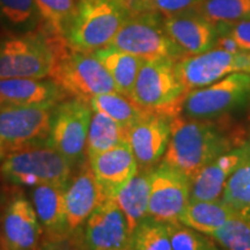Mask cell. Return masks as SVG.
<instances>
[{"label": "cell", "mask_w": 250, "mask_h": 250, "mask_svg": "<svg viewBox=\"0 0 250 250\" xmlns=\"http://www.w3.org/2000/svg\"><path fill=\"white\" fill-rule=\"evenodd\" d=\"M191 180L182 171L161 162L151 171L148 217L165 224L180 223L190 202Z\"/></svg>", "instance_id": "cell-12"}, {"label": "cell", "mask_w": 250, "mask_h": 250, "mask_svg": "<svg viewBox=\"0 0 250 250\" xmlns=\"http://www.w3.org/2000/svg\"><path fill=\"white\" fill-rule=\"evenodd\" d=\"M250 96V73H232L204 88L186 94L180 115L190 118L223 116L245 103Z\"/></svg>", "instance_id": "cell-8"}, {"label": "cell", "mask_w": 250, "mask_h": 250, "mask_svg": "<svg viewBox=\"0 0 250 250\" xmlns=\"http://www.w3.org/2000/svg\"><path fill=\"white\" fill-rule=\"evenodd\" d=\"M88 161L96 180L109 197L138 171V165L129 143L118 144L98 153Z\"/></svg>", "instance_id": "cell-18"}, {"label": "cell", "mask_w": 250, "mask_h": 250, "mask_svg": "<svg viewBox=\"0 0 250 250\" xmlns=\"http://www.w3.org/2000/svg\"><path fill=\"white\" fill-rule=\"evenodd\" d=\"M66 187L43 184L33 191V201L41 225L54 236L62 235L67 230L65 210Z\"/></svg>", "instance_id": "cell-22"}, {"label": "cell", "mask_w": 250, "mask_h": 250, "mask_svg": "<svg viewBox=\"0 0 250 250\" xmlns=\"http://www.w3.org/2000/svg\"><path fill=\"white\" fill-rule=\"evenodd\" d=\"M6 155H7V151H6V148L0 144V162L4 161Z\"/></svg>", "instance_id": "cell-37"}, {"label": "cell", "mask_w": 250, "mask_h": 250, "mask_svg": "<svg viewBox=\"0 0 250 250\" xmlns=\"http://www.w3.org/2000/svg\"><path fill=\"white\" fill-rule=\"evenodd\" d=\"M171 250H218L214 243L203 234L182 223L166 224Z\"/></svg>", "instance_id": "cell-33"}, {"label": "cell", "mask_w": 250, "mask_h": 250, "mask_svg": "<svg viewBox=\"0 0 250 250\" xmlns=\"http://www.w3.org/2000/svg\"><path fill=\"white\" fill-rule=\"evenodd\" d=\"M116 1L120 2L130 14L151 11V8H149V0H116Z\"/></svg>", "instance_id": "cell-36"}, {"label": "cell", "mask_w": 250, "mask_h": 250, "mask_svg": "<svg viewBox=\"0 0 250 250\" xmlns=\"http://www.w3.org/2000/svg\"><path fill=\"white\" fill-rule=\"evenodd\" d=\"M151 171L152 169H138L134 176L111 196L126 218L132 234L137 226L148 218Z\"/></svg>", "instance_id": "cell-21"}, {"label": "cell", "mask_w": 250, "mask_h": 250, "mask_svg": "<svg viewBox=\"0 0 250 250\" xmlns=\"http://www.w3.org/2000/svg\"><path fill=\"white\" fill-rule=\"evenodd\" d=\"M218 34H227L242 51L250 52V19L234 23L215 24Z\"/></svg>", "instance_id": "cell-34"}, {"label": "cell", "mask_w": 250, "mask_h": 250, "mask_svg": "<svg viewBox=\"0 0 250 250\" xmlns=\"http://www.w3.org/2000/svg\"><path fill=\"white\" fill-rule=\"evenodd\" d=\"M131 250H171L166 224L145 219L133 230Z\"/></svg>", "instance_id": "cell-30"}, {"label": "cell", "mask_w": 250, "mask_h": 250, "mask_svg": "<svg viewBox=\"0 0 250 250\" xmlns=\"http://www.w3.org/2000/svg\"><path fill=\"white\" fill-rule=\"evenodd\" d=\"M42 228L33 205L24 197L9 203L1 221V246L4 250H36Z\"/></svg>", "instance_id": "cell-17"}, {"label": "cell", "mask_w": 250, "mask_h": 250, "mask_svg": "<svg viewBox=\"0 0 250 250\" xmlns=\"http://www.w3.org/2000/svg\"><path fill=\"white\" fill-rule=\"evenodd\" d=\"M61 37L45 26L33 33L0 35V79L49 78Z\"/></svg>", "instance_id": "cell-2"}, {"label": "cell", "mask_w": 250, "mask_h": 250, "mask_svg": "<svg viewBox=\"0 0 250 250\" xmlns=\"http://www.w3.org/2000/svg\"><path fill=\"white\" fill-rule=\"evenodd\" d=\"M210 235L226 250H250V217L234 215Z\"/></svg>", "instance_id": "cell-31"}, {"label": "cell", "mask_w": 250, "mask_h": 250, "mask_svg": "<svg viewBox=\"0 0 250 250\" xmlns=\"http://www.w3.org/2000/svg\"><path fill=\"white\" fill-rule=\"evenodd\" d=\"M164 26L184 58L204 54L214 48L218 36L217 27L196 9L164 17Z\"/></svg>", "instance_id": "cell-15"}, {"label": "cell", "mask_w": 250, "mask_h": 250, "mask_svg": "<svg viewBox=\"0 0 250 250\" xmlns=\"http://www.w3.org/2000/svg\"><path fill=\"white\" fill-rule=\"evenodd\" d=\"M56 104L0 107V144L8 153L48 139Z\"/></svg>", "instance_id": "cell-10"}, {"label": "cell", "mask_w": 250, "mask_h": 250, "mask_svg": "<svg viewBox=\"0 0 250 250\" xmlns=\"http://www.w3.org/2000/svg\"><path fill=\"white\" fill-rule=\"evenodd\" d=\"M236 215L232 208L219 201H190L181 215L180 223L197 232L210 235Z\"/></svg>", "instance_id": "cell-24"}, {"label": "cell", "mask_w": 250, "mask_h": 250, "mask_svg": "<svg viewBox=\"0 0 250 250\" xmlns=\"http://www.w3.org/2000/svg\"><path fill=\"white\" fill-rule=\"evenodd\" d=\"M94 55L110 74L116 85L117 92L131 98V93L144 59L111 46L96 50Z\"/></svg>", "instance_id": "cell-23"}, {"label": "cell", "mask_w": 250, "mask_h": 250, "mask_svg": "<svg viewBox=\"0 0 250 250\" xmlns=\"http://www.w3.org/2000/svg\"><path fill=\"white\" fill-rule=\"evenodd\" d=\"M221 201L237 215L250 217V153L229 175Z\"/></svg>", "instance_id": "cell-28"}, {"label": "cell", "mask_w": 250, "mask_h": 250, "mask_svg": "<svg viewBox=\"0 0 250 250\" xmlns=\"http://www.w3.org/2000/svg\"><path fill=\"white\" fill-rule=\"evenodd\" d=\"M50 79L66 96L89 102L94 96L117 92L114 80L94 52L72 49L61 37L56 44Z\"/></svg>", "instance_id": "cell-3"}, {"label": "cell", "mask_w": 250, "mask_h": 250, "mask_svg": "<svg viewBox=\"0 0 250 250\" xmlns=\"http://www.w3.org/2000/svg\"><path fill=\"white\" fill-rule=\"evenodd\" d=\"M89 104L93 110L103 112L126 129L151 114V111L140 107L132 99L118 92L94 96L90 99Z\"/></svg>", "instance_id": "cell-27"}, {"label": "cell", "mask_w": 250, "mask_h": 250, "mask_svg": "<svg viewBox=\"0 0 250 250\" xmlns=\"http://www.w3.org/2000/svg\"><path fill=\"white\" fill-rule=\"evenodd\" d=\"M204 0H149V8L162 17L180 14L198 7Z\"/></svg>", "instance_id": "cell-35"}, {"label": "cell", "mask_w": 250, "mask_h": 250, "mask_svg": "<svg viewBox=\"0 0 250 250\" xmlns=\"http://www.w3.org/2000/svg\"><path fill=\"white\" fill-rule=\"evenodd\" d=\"M66 94L51 79L9 78L0 79V107L31 104H57Z\"/></svg>", "instance_id": "cell-20"}, {"label": "cell", "mask_w": 250, "mask_h": 250, "mask_svg": "<svg viewBox=\"0 0 250 250\" xmlns=\"http://www.w3.org/2000/svg\"><path fill=\"white\" fill-rule=\"evenodd\" d=\"M175 64L168 58L144 61L131 99L154 114L170 118L180 115L181 102L188 92L181 83Z\"/></svg>", "instance_id": "cell-6"}, {"label": "cell", "mask_w": 250, "mask_h": 250, "mask_svg": "<svg viewBox=\"0 0 250 250\" xmlns=\"http://www.w3.org/2000/svg\"><path fill=\"white\" fill-rule=\"evenodd\" d=\"M249 154L247 146L221 154L202 168L191 180L190 201H219L225 186L243 159Z\"/></svg>", "instance_id": "cell-19"}, {"label": "cell", "mask_w": 250, "mask_h": 250, "mask_svg": "<svg viewBox=\"0 0 250 250\" xmlns=\"http://www.w3.org/2000/svg\"><path fill=\"white\" fill-rule=\"evenodd\" d=\"M43 27L35 0H0V28L4 33L27 34Z\"/></svg>", "instance_id": "cell-25"}, {"label": "cell", "mask_w": 250, "mask_h": 250, "mask_svg": "<svg viewBox=\"0 0 250 250\" xmlns=\"http://www.w3.org/2000/svg\"><path fill=\"white\" fill-rule=\"evenodd\" d=\"M129 15L116 0H77L62 39L72 49L95 52L110 44Z\"/></svg>", "instance_id": "cell-4"}, {"label": "cell", "mask_w": 250, "mask_h": 250, "mask_svg": "<svg viewBox=\"0 0 250 250\" xmlns=\"http://www.w3.org/2000/svg\"><path fill=\"white\" fill-rule=\"evenodd\" d=\"M108 46L144 61L168 58L177 62L184 58L165 29L164 17L155 11L130 14Z\"/></svg>", "instance_id": "cell-7"}, {"label": "cell", "mask_w": 250, "mask_h": 250, "mask_svg": "<svg viewBox=\"0 0 250 250\" xmlns=\"http://www.w3.org/2000/svg\"><path fill=\"white\" fill-rule=\"evenodd\" d=\"M241 125L225 117L190 118L176 115L170 120V137L162 162L192 180L204 166L225 153L247 145Z\"/></svg>", "instance_id": "cell-1"}, {"label": "cell", "mask_w": 250, "mask_h": 250, "mask_svg": "<svg viewBox=\"0 0 250 250\" xmlns=\"http://www.w3.org/2000/svg\"><path fill=\"white\" fill-rule=\"evenodd\" d=\"M72 165L46 144H33L9 152L2 161L1 174L9 182L23 186L67 187Z\"/></svg>", "instance_id": "cell-5"}, {"label": "cell", "mask_w": 250, "mask_h": 250, "mask_svg": "<svg viewBox=\"0 0 250 250\" xmlns=\"http://www.w3.org/2000/svg\"><path fill=\"white\" fill-rule=\"evenodd\" d=\"M247 148H248V151H249V153H250V139H249V142L248 143H247Z\"/></svg>", "instance_id": "cell-38"}, {"label": "cell", "mask_w": 250, "mask_h": 250, "mask_svg": "<svg viewBox=\"0 0 250 250\" xmlns=\"http://www.w3.org/2000/svg\"><path fill=\"white\" fill-rule=\"evenodd\" d=\"M195 9L213 24L250 19V0H204Z\"/></svg>", "instance_id": "cell-29"}, {"label": "cell", "mask_w": 250, "mask_h": 250, "mask_svg": "<svg viewBox=\"0 0 250 250\" xmlns=\"http://www.w3.org/2000/svg\"><path fill=\"white\" fill-rule=\"evenodd\" d=\"M92 112L89 102L76 98L62 100L54 109L46 140L71 165L80 162L86 152Z\"/></svg>", "instance_id": "cell-9"}, {"label": "cell", "mask_w": 250, "mask_h": 250, "mask_svg": "<svg viewBox=\"0 0 250 250\" xmlns=\"http://www.w3.org/2000/svg\"><path fill=\"white\" fill-rule=\"evenodd\" d=\"M170 117L151 112L127 130V143L138 169L151 170L164 158L170 137Z\"/></svg>", "instance_id": "cell-14"}, {"label": "cell", "mask_w": 250, "mask_h": 250, "mask_svg": "<svg viewBox=\"0 0 250 250\" xmlns=\"http://www.w3.org/2000/svg\"><path fill=\"white\" fill-rule=\"evenodd\" d=\"M42 15L44 26L56 35H64L70 24L77 0H35Z\"/></svg>", "instance_id": "cell-32"}, {"label": "cell", "mask_w": 250, "mask_h": 250, "mask_svg": "<svg viewBox=\"0 0 250 250\" xmlns=\"http://www.w3.org/2000/svg\"><path fill=\"white\" fill-rule=\"evenodd\" d=\"M109 196L94 175L89 161L83 165L65 190V210L68 232H74L87 221Z\"/></svg>", "instance_id": "cell-16"}, {"label": "cell", "mask_w": 250, "mask_h": 250, "mask_svg": "<svg viewBox=\"0 0 250 250\" xmlns=\"http://www.w3.org/2000/svg\"><path fill=\"white\" fill-rule=\"evenodd\" d=\"M127 130L103 112L93 110L86 142L88 159L118 144L127 143Z\"/></svg>", "instance_id": "cell-26"}, {"label": "cell", "mask_w": 250, "mask_h": 250, "mask_svg": "<svg viewBox=\"0 0 250 250\" xmlns=\"http://www.w3.org/2000/svg\"><path fill=\"white\" fill-rule=\"evenodd\" d=\"M187 92L208 86L232 73H250V52L211 49L204 54L181 59L175 64Z\"/></svg>", "instance_id": "cell-11"}, {"label": "cell", "mask_w": 250, "mask_h": 250, "mask_svg": "<svg viewBox=\"0 0 250 250\" xmlns=\"http://www.w3.org/2000/svg\"><path fill=\"white\" fill-rule=\"evenodd\" d=\"M83 240L88 250H131L132 232L112 197L87 219Z\"/></svg>", "instance_id": "cell-13"}]
</instances>
